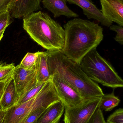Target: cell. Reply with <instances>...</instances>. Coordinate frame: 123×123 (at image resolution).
<instances>
[{"label": "cell", "mask_w": 123, "mask_h": 123, "mask_svg": "<svg viewBox=\"0 0 123 123\" xmlns=\"http://www.w3.org/2000/svg\"><path fill=\"white\" fill-rule=\"evenodd\" d=\"M64 29L65 42L61 52L79 64L89 52L97 48L104 37L103 29L98 24L79 18L68 21Z\"/></svg>", "instance_id": "obj_1"}, {"label": "cell", "mask_w": 123, "mask_h": 123, "mask_svg": "<svg viewBox=\"0 0 123 123\" xmlns=\"http://www.w3.org/2000/svg\"><path fill=\"white\" fill-rule=\"evenodd\" d=\"M45 52L50 74H55L84 100L104 94L98 84L87 76L80 64L70 60L61 52Z\"/></svg>", "instance_id": "obj_2"}, {"label": "cell", "mask_w": 123, "mask_h": 123, "mask_svg": "<svg viewBox=\"0 0 123 123\" xmlns=\"http://www.w3.org/2000/svg\"><path fill=\"white\" fill-rule=\"evenodd\" d=\"M23 28L35 42L47 51L63 50L64 29L47 13L40 11L32 13L23 18Z\"/></svg>", "instance_id": "obj_3"}, {"label": "cell", "mask_w": 123, "mask_h": 123, "mask_svg": "<svg viewBox=\"0 0 123 123\" xmlns=\"http://www.w3.org/2000/svg\"><path fill=\"white\" fill-rule=\"evenodd\" d=\"M59 101L60 100L50 80L34 97L7 110L3 123H24L35 111L48 108Z\"/></svg>", "instance_id": "obj_4"}, {"label": "cell", "mask_w": 123, "mask_h": 123, "mask_svg": "<svg viewBox=\"0 0 123 123\" xmlns=\"http://www.w3.org/2000/svg\"><path fill=\"white\" fill-rule=\"evenodd\" d=\"M80 65L87 76L96 83L113 89L123 87L122 78L111 64L100 56L97 49L89 52Z\"/></svg>", "instance_id": "obj_5"}, {"label": "cell", "mask_w": 123, "mask_h": 123, "mask_svg": "<svg viewBox=\"0 0 123 123\" xmlns=\"http://www.w3.org/2000/svg\"><path fill=\"white\" fill-rule=\"evenodd\" d=\"M50 80L65 109L79 107L87 100L84 99L71 87L55 74H50Z\"/></svg>", "instance_id": "obj_6"}, {"label": "cell", "mask_w": 123, "mask_h": 123, "mask_svg": "<svg viewBox=\"0 0 123 123\" xmlns=\"http://www.w3.org/2000/svg\"><path fill=\"white\" fill-rule=\"evenodd\" d=\"M102 97L86 100L81 106L71 109H65L64 123H87L99 107Z\"/></svg>", "instance_id": "obj_7"}, {"label": "cell", "mask_w": 123, "mask_h": 123, "mask_svg": "<svg viewBox=\"0 0 123 123\" xmlns=\"http://www.w3.org/2000/svg\"><path fill=\"white\" fill-rule=\"evenodd\" d=\"M19 97L24 95L37 83L36 69H25L16 66L12 76Z\"/></svg>", "instance_id": "obj_8"}, {"label": "cell", "mask_w": 123, "mask_h": 123, "mask_svg": "<svg viewBox=\"0 0 123 123\" xmlns=\"http://www.w3.org/2000/svg\"><path fill=\"white\" fill-rule=\"evenodd\" d=\"M71 4H74L82 9L83 13L88 19L97 20L103 26L110 27L113 22L105 18L92 0H66Z\"/></svg>", "instance_id": "obj_9"}, {"label": "cell", "mask_w": 123, "mask_h": 123, "mask_svg": "<svg viewBox=\"0 0 123 123\" xmlns=\"http://www.w3.org/2000/svg\"><path fill=\"white\" fill-rule=\"evenodd\" d=\"M103 16L123 26V0H100Z\"/></svg>", "instance_id": "obj_10"}, {"label": "cell", "mask_w": 123, "mask_h": 123, "mask_svg": "<svg viewBox=\"0 0 123 123\" xmlns=\"http://www.w3.org/2000/svg\"><path fill=\"white\" fill-rule=\"evenodd\" d=\"M42 0H16L11 9L10 15L16 18H24L35 12L42 9Z\"/></svg>", "instance_id": "obj_11"}, {"label": "cell", "mask_w": 123, "mask_h": 123, "mask_svg": "<svg viewBox=\"0 0 123 123\" xmlns=\"http://www.w3.org/2000/svg\"><path fill=\"white\" fill-rule=\"evenodd\" d=\"M43 7L53 14L55 18L64 16L68 18H77L79 15L70 9L66 0H42Z\"/></svg>", "instance_id": "obj_12"}, {"label": "cell", "mask_w": 123, "mask_h": 123, "mask_svg": "<svg viewBox=\"0 0 123 123\" xmlns=\"http://www.w3.org/2000/svg\"><path fill=\"white\" fill-rule=\"evenodd\" d=\"M19 97L12 77L6 83L2 99L0 103V110L7 111L16 105Z\"/></svg>", "instance_id": "obj_13"}, {"label": "cell", "mask_w": 123, "mask_h": 123, "mask_svg": "<svg viewBox=\"0 0 123 123\" xmlns=\"http://www.w3.org/2000/svg\"><path fill=\"white\" fill-rule=\"evenodd\" d=\"M65 110V107L61 101L50 106L42 114L36 123H53L60 121Z\"/></svg>", "instance_id": "obj_14"}, {"label": "cell", "mask_w": 123, "mask_h": 123, "mask_svg": "<svg viewBox=\"0 0 123 123\" xmlns=\"http://www.w3.org/2000/svg\"><path fill=\"white\" fill-rule=\"evenodd\" d=\"M47 58L46 52H41L39 55L36 66V77L37 83L45 82L50 79Z\"/></svg>", "instance_id": "obj_15"}, {"label": "cell", "mask_w": 123, "mask_h": 123, "mask_svg": "<svg viewBox=\"0 0 123 123\" xmlns=\"http://www.w3.org/2000/svg\"><path fill=\"white\" fill-rule=\"evenodd\" d=\"M120 101L118 98L115 95L113 91L110 94L102 96L99 107L102 110L110 111L117 106Z\"/></svg>", "instance_id": "obj_16"}, {"label": "cell", "mask_w": 123, "mask_h": 123, "mask_svg": "<svg viewBox=\"0 0 123 123\" xmlns=\"http://www.w3.org/2000/svg\"><path fill=\"white\" fill-rule=\"evenodd\" d=\"M41 52H38L34 53H27L19 66L25 69H36V66L38 58Z\"/></svg>", "instance_id": "obj_17"}, {"label": "cell", "mask_w": 123, "mask_h": 123, "mask_svg": "<svg viewBox=\"0 0 123 123\" xmlns=\"http://www.w3.org/2000/svg\"><path fill=\"white\" fill-rule=\"evenodd\" d=\"M15 66L13 63L0 62V82H7L12 77Z\"/></svg>", "instance_id": "obj_18"}, {"label": "cell", "mask_w": 123, "mask_h": 123, "mask_svg": "<svg viewBox=\"0 0 123 123\" xmlns=\"http://www.w3.org/2000/svg\"><path fill=\"white\" fill-rule=\"evenodd\" d=\"M45 82L37 83L36 85L26 92L24 95L19 97L16 105L26 102L34 97L43 87Z\"/></svg>", "instance_id": "obj_19"}, {"label": "cell", "mask_w": 123, "mask_h": 123, "mask_svg": "<svg viewBox=\"0 0 123 123\" xmlns=\"http://www.w3.org/2000/svg\"><path fill=\"white\" fill-rule=\"evenodd\" d=\"M106 123H123V109L120 108L116 110L108 117Z\"/></svg>", "instance_id": "obj_20"}, {"label": "cell", "mask_w": 123, "mask_h": 123, "mask_svg": "<svg viewBox=\"0 0 123 123\" xmlns=\"http://www.w3.org/2000/svg\"><path fill=\"white\" fill-rule=\"evenodd\" d=\"M9 11L0 14V33L5 31L6 27L11 24L12 19Z\"/></svg>", "instance_id": "obj_21"}, {"label": "cell", "mask_w": 123, "mask_h": 123, "mask_svg": "<svg viewBox=\"0 0 123 123\" xmlns=\"http://www.w3.org/2000/svg\"><path fill=\"white\" fill-rule=\"evenodd\" d=\"M87 123H106L104 118L102 110L99 107L97 108Z\"/></svg>", "instance_id": "obj_22"}, {"label": "cell", "mask_w": 123, "mask_h": 123, "mask_svg": "<svg viewBox=\"0 0 123 123\" xmlns=\"http://www.w3.org/2000/svg\"><path fill=\"white\" fill-rule=\"evenodd\" d=\"M110 29L116 32V35L114 39L120 44H123V27L118 25H112L110 27Z\"/></svg>", "instance_id": "obj_23"}, {"label": "cell", "mask_w": 123, "mask_h": 123, "mask_svg": "<svg viewBox=\"0 0 123 123\" xmlns=\"http://www.w3.org/2000/svg\"><path fill=\"white\" fill-rule=\"evenodd\" d=\"M16 0H0V14L7 11L10 12Z\"/></svg>", "instance_id": "obj_24"}, {"label": "cell", "mask_w": 123, "mask_h": 123, "mask_svg": "<svg viewBox=\"0 0 123 123\" xmlns=\"http://www.w3.org/2000/svg\"><path fill=\"white\" fill-rule=\"evenodd\" d=\"M47 108L41 109L35 111L28 116L24 123H36L39 118Z\"/></svg>", "instance_id": "obj_25"}, {"label": "cell", "mask_w": 123, "mask_h": 123, "mask_svg": "<svg viewBox=\"0 0 123 123\" xmlns=\"http://www.w3.org/2000/svg\"><path fill=\"white\" fill-rule=\"evenodd\" d=\"M7 82H0V103L2 99L3 95L4 92L5 87Z\"/></svg>", "instance_id": "obj_26"}, {"label": "cell", "mask_w": 123, "mask_h": 123, "mask_svg": "<svg viewBox=\"0 0 123 123\" xmlns=\"http://www.w3.org/2000/svg\"><path fill=\"white\" fill-rule=\"evenodd\" d=\"M6 111H7L0 110V123H3Z\"/></svg>", "instance_id": "obj_27"}, {"label": "cell", "mask_w": 123, "mask_h": 123, "mask_svg": "<svg viewBox=\"0 0 123 123\" xmlns=\"http://www.w3.org/2000/svg\"><path fill=\"white\" fill-rule=\"evenodd\" d=\"M2 37H2V35H1L0 34V42L1 40V39H2Z\"/></svg>", "instance_id": "obj_28"}, {"label": "cell", "mask_w": 123, "mask_h": 123, "mask_svg": "<svg viewBox=\"0 0 123 123\" xmlns=\"http://www.w3.org/2000/svg\"><path fill=\"white\" fill-rule=\"evenodd\" d=\"M59 121H56V122H54V123H59Z\"/></svg>", "instance_id": "obj_29"}]
</instances>
